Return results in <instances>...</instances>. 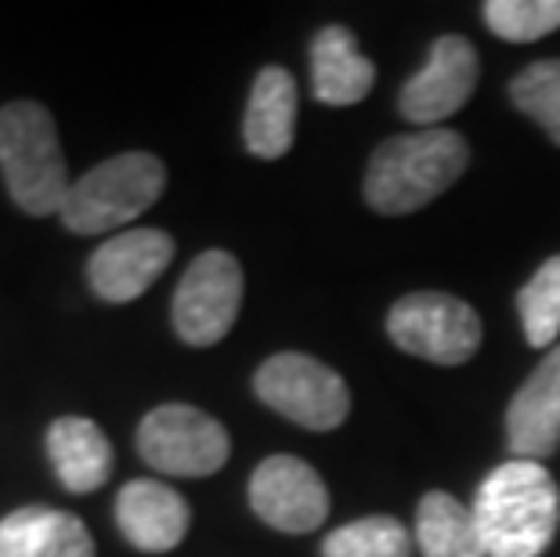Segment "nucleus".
Listing matches in <instances>:
<instances>
[{"mask_svg": "<svg viewBox=\"0 0 560 557\" xmlns=\"http://www.w3.org/2000/svg\"><path fill=\"white\" fill-rule=\"evenodd\" d=\"M467 163L470 146L459 130L427 127L412 135H395L369 160L365 204L387 218L412 214L456 185Z\"/></svg>", "mask_w": 560, "mask_h": 557, "instance_id": "1", "label": "nucleus"}, {"mask_svg": "<svg viewBox=\"0 0 560 557\" xmlns=\"http://www.w3.org/2000/svg\"><path fill=\"white\" fill-rule=\"evenodd\" d=\"M488 557H539L560 525V489L535 460H510L481 481L474 500Z\"/></svg>", "mask_w": 560, "mask_h": 557, "instance_id": "2", "label": "nucleus"}, {"mask_svg": "<svg viewBox=\"0 0 560 557\" xmlns=\"http://www.w3.org/2000/svg\"><path fill=\"white\" fill-rule=\"evenodd\" d=\"M0 174L11 199L30 218L62 214L69 174L55 116L40 102L19 98L0 109Z\"/></svg>", "mask_w": 560, "mask_h": 557, "instance_id": "3", "label": "nucleus"}, {"mask_svg": "<svg viewBox=\"0 0 560 557\" xmlns=\"http://www.w3.org/2000/svg\"><path fill=\"white\" fill-rule=\"evenodd\" d=\"M166 188V167L152 152H120L98 163L69 188L62 204V224L77 235L116 232L160 204Z\"/></svg>", "mask_w": 560, "mask_h": 557, "instance_id": "4", "label": "nucleus"}, {"mask_svg": "<svg viewBox=\"0 0 560 557\" xmlns=\"http://www.w3.org/2000/svg\"><path fill=\"white\" fill-rule=\"evenodd\" d=\"M257 398L307 431H337L351 413V391L337 370L301 351H282L254 376Z\"/></svg>", "mask_w": 560, "mask_h": 557, "instance_id": "5", "label": "nucleus"}, {"mask_svg": "<svg viewBox=\"0 0 560 557\" xmlns=\"http://www.w3.org/2000/svg\"><path fill=\"white\" fill-rule=\"evenodd\" d=\"M138 456L171 478H207L232 456V438L221 420L196 406L166 402L138 428Z\"/></svg>", "mask_w": 560, "mask_h": 557, "instance_id": "6", "label": "nucleus"}, {"mask_svg": "<svg viewBox=\"0 0 560 557\" xmlns=\"http://www.w3.org/2000/svg\"><path fill=\"white\" fill-rule=\"evenodd\" d=\"M387 334L416 359L463 365L481 348V315L452 293H409L390 307Z\"/></svg>", "mask_w": 560, "mask_h": 557, "instance_id": "7", "label": "nucleus"}, {"mask_svg": "<svg viewBox=\"0 0 560 557\" xmlns=\"http://www.w3.org/2000/svg\"><path fill=\"white\" fill-rule=\"evenodd\" d=\"M243 307V268L229 251L199 254L174 290V329L192 348L232 334Z\"/></svg>", "mask_w": 560, "mask_h": 557, "instance_id": "8", "label": "nucleus"}, {"mask_svg": "<svg viewBox=\"0 0 560 557\" xmlns=\"http://www.w3.org/2000/svg\"><path fill=\"white\" fill-rule=\"evenodd\" d=\"M478 88V51L467 37H438L420 73L398 94V113L412 127H438L456 116Z\"/></svg>", "mask_w": 560, "mask_h": 557, "instance_id": "9", "label": "nucleus"}, {"mask_svg": "<svg viewBox=\"0 0 560 557\" xmlns=\"http://www.w3.org/2000/svg\"><path fill=\"white\" fill-rule=\"evenodd\" d=\"M254 514L285 536H304L329 518V489L312 464L296 456H268L249 478Z\"/></svg>", "mask_w": 560, "mask_h": 557, "instance_id": "10", "label": "nucleus"}, {"mask_svg": "<svg viewBox=\"0 0 560 557\" xmlns=\"http://www.w3.org/2000/svg\"><path fill=\"white\" fill-rule=\"evenodd\" d=\"M171 260L174 240L163 229H124L91 254L88 279L105 304H130L171 268Z\"/></svg>", "mask_w": 560, "mask_h": 557, "instance_id": "11", "label": "nucleus"}, {"mask_svg": "<svg viewBox=\"0 0 560 557\" xmlns=\"http://www.w3.org/2000/svg\"><path fill=\"white\" fill-rule=\"evenodd\" d=\"M116 525L130 547L145 554H166L188 536L192 507L177 489L156 478L127 481L116 496Z\"/></svg>", "mask_w": 560, "mask_h": 557, "instance_id": "12", "label": "nucleus"}, {"mask_svg": "<svg viewBox=\"0 0 560 557\" xmlns=\"http://www.w3.org/2000/svg\"><path fill=\"white\" fill-rule=\"evenodd\" d=\"M506 438L517 460H546L560 445V344L546 351L506 409Z\"/></svg>", "mask_w": 560, "mask_h": 557, "instance_id": "13", "label": "nucleus"}, {"mask_svg": "<svg viewBox=\"0 0 560 557\" xmlns=\"http://www.w3.org/2000/svg\"><path fill=\"white\" fill-rule=\"evenodd\" d=\"M296 138V84L282 66H265L254 80L243 141L257 160H282Z\"/></svg>", "mask_w": 560, "mask_h": 557, "instance_id": "14", "label": "nucleus"}, {"mask_svg": "<svg viewBox=\"0 0 560 557\" xmlns=\"http://www.w3.org/2000/svg\"><path fill=\"white\" fill-rule=\"evenodd\" d=\"M376 84V66L348 26H326L312 40V91L322 105H359Z\"/></svg>", "mask_w": 560, "mask_h": 557, "instance_id": "15", "label": "nucleus"}, {"mask_svg": "<svg viewBox=\"0 0 560 557\" xmlns=\"http://www.w3.org/2000/svg\"><path fill=\"white\" fill-rule=\"evenodd\" d=\"M47 456L69 492H94L113 474V445L88 417H62L47 428Z\"/></svg>", "mask_w": 560, "mask_h": 557, "instance_id": "16", "label": "nucleus"}, {"mask_svg": "<svg viewBox=\"0 0 560 557\" xmlns=\"http://www.w3.org/2000/svg\"><path fill=\"white\" fill-rule=\"evenodd\" d=\"M416 543L423 557H488L474 511L448 492H427L416 507Z\"/></svg>", "mask_w": 560, "mask_h": 557, "instance_id": "17", "label": "nucleus"}, {"mask_svg": "<svg viewBox=\"0 0 560 557\" xmlns=\"http://www.w3.org/2000/svg\"><path fill=\"white\" fill-rule=\"evenodd\" d=\"M322 557H412V532L390 514L359 518L322 539Z\"/></svg>", "mask_w": 560, "mask_h": 557, "instance_id": "18", "label": "nucleus"}, {"mask_svg": "<svg viewBox=\"0 0 560 557\" xmlns=\"http://www.w3.org/2000/svg\"><path fill=\"white\" fill-rule=\"evenodd\" d=\"M524 340L532 348H557L560 337V254L542 260L539 271L517 293Z\"/></svg>", "mask_w": 560, "mask_h": 557, "instance_id": "19", "label": "nucleus"}, {"mask_svg": "<svg viewBox=\"0 0 560 557\" xmlns=\"http://www.w3.org/2000/svg\"><path fill=\"white\" fill-rule=\"evenodd\" d=\"M481 15L499 40L532 44L560 30V0H488Z\"/></svg>", "mask_w": 560, "mask_h": 557, "instance_id": "20", "label": "nucleus"}, {"mask_svg": "<svg viewBox=\"0 0 560 557\" xmlns=\"http://www.w3.org/2000/svg\"><path fill=\"white\" fill-rule=\"evenodd\" d=\"M510 98L550 135L553 146H560V58H542L521 69L510 84Z\"/></svg>", "mask_w": 560, "mask_h": 557, "instance_id": "21", "label": "nucleus"}, {"mask_svg": "<svg viewBox=\"0 0 560 557\" xmlns=\"http://www.w3.org/2000/svg\"><path fill=\"white\" fill-rule=\"evenodd\" d=\"M55 521V507H19L0 518V557H40Z\"/></svg>", "mask_w": 560, "mask_h": 557, "instance_id": "22", "label": "nucleus"}, {"mask_svg": "<svg viewBox=\"0 0 560 557\" xmlns=\"http://www.w3.org/2000/svg\"><path fill=\"white\" fill-rule=\"evenodd\" d=\"M40 557H94V539H91L88 525H83L77 514L58 511L51 539H47Z\"/></svg>", "mask_w": 560, "mask_h": 557, "instance_id": "23", "label": "nucleus"}]
</instances>
